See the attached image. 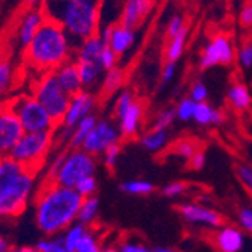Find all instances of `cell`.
I'll return each mask as SVG.
<instances>
[{"label": "cell", "mask_w": 252, "mask_h": 252, "mask_svg": "<svg viewBox=\"0 0 252 252\" xmlns=\"http://www.w3.org/2000/svg\"><path fill=\"white\" fill-rule=\"evenodd\" d=\"M83 197L75 188L44 182L35 197V222L45 236H59L77 222Z\"/></svg>", "instance_id": "1"}, {"label": "cell", "mask_w": 252, "mask_h": 252, "mask_svg": "<svg viewBox=\"0 0 252 252\" xmlns=\"http://www.w3.org/2000/svg\"><path fill=\"white\" fill-rule=\"evenodd\" d=\"M75 42L59 23L47 18L36 35L24 48L26 65L38 74L54 72L65 62L74 59Z\"/></svg>", "instance_id": "2"}, {"label": "cell", "mask_w": 252, "mask_h": 252, "mask_svg": "<svg viewBox=\"0 0 252 252\" xmlns=\"http://www.w3.org/2000/svg\"><path fill=\"white\" fill-rule=\"evenodd\" d=\"M38 171L0 155V218H17L35 195Z\"/></svg>", "instance_id": "3"}, {"label": "cell", "mask_w": 252, "mask_h": 252, "mask_svg": "<svg viewBox=\"0 0 252 252\" xmlns=\"http://www.w3.org/2000/svg\"><path fill=\"white\" fill-rule=\"evenodd\" d=\"M42 9L47 18L68 32L75 44L98 35L101 30V0H45Z\"/></svg>", "instance_id": "4"}, {"label": "cell", "mask_w": 252, "mask_h": 252, "mask_svg": "<svg viewBox=\"0 0 252 252\" xmlns=\"http://www.w3.org/2000/svg\"><path fill=\"white\" fill-rule=\"evenodd\" d=\"M45 167L47 182H54L66 188H75L83 179L96 174L98 159L83 147H68L54 156L50 164L47 162Z\"/></svg>", "instance_id": "5"}, {"label": "cell", "mask_w": 252, "mask_h": 252, "mask_svg": "<svg viewBox=\"0 0 252 252\" xmlns=\"http://www.w3.org/2000/svg\"><path fill=\"white\" fill-rule=\"evenodd\" d=\"M56 146L54 131L24 132L17 141L9 156L24 167L39 171L47 164V158L51 149Z\"/></svg>", "instance_id": "6"}, {"label": "cell", "mask_w": 252, "mask_h": 252, "mask_svg": "<svg viewBox=\"0 0 252 252\" xmlns=\"http://www.w3.org/2000/svg\"><path fill=\"white\" fill-rule=\"evenodd\" d=\"M144 113L146 110L143 102L137 99L135 93L131 89H122L119 93H116L113 114L123 140L135 138L140 135L144 122Z\"/></svg>", "instance_id": "7"}, {"label": "cell", "mask_w": 252, "mask_h": 252, "mask_svg": "<svg viewBox=\"0 0 252 252\" xmlns=\"http://www.w3.org/2000/svg\"><path fill=\"white\" fill-rule=\"evenodd\" d=\"M9 104L17 113L26 132L54 131L57 128V122L32 92L20 94V96L9 101Z\"/></svg>", "instance_id": "8"}, {"label": "cell", "mask_w": 252, "mask_h": 252, "mask_svg": "<svg viewBox=\"0 0 252 252\" xmlns=\"http://www.w3.org/2000/svg\"><path fill=\"white\" fill-rule=\"evenodd\" d=\"M32 93L35 98L47 108V111L53 116V119L59 123L66 113L71 94L63 90L60 83L57 81L54 72H42L36 77Z\"/></svg>", "instance_id": "9"}, {"label": "cell", "mask_w": 252, "mask_h": 252, "mask_svg": "<svg viewBox=\"0 0 252 252\" xmlns=\"http://www.w3.org/2000/svg\"><path fill=\"white\" fill-rule=\"evenodd\" d=\"M98 108V96L93 93V90H80L78 93L72 94L66 113L63 114L62 120L57 123V128L54 129L56 134V144L68 146L69 132L74 126L89 114H93Z\"/></svg>", "instance_id": "10"}, {"label": "cell", "mask_w": 252, "mask_h": 252, "mask_svg": "<svg viewBox=\"0 0 252 252\" xmlns=\"http://www.w3.org/2000/svg\"><path fill=\"white\" fill-rule=\"evenodd\" d=\"M122 140H123V135L119 129L116 120L102 117V119H98L96 125L93 126V129L84 140L83 149L98 158L111 146L120 144Z\"/></svg>", "instance_id": "11"}, {"label": "cell", "mask_w": 252, "mask_h": 252, "mask_svg": "<svg viewBox=\"0 0 252 252\" xmlns=\"http://www.w3.org/2000/svg\"><path fill=\"white\" fill-rule=\"evenodd\" d=\"M236 60V48L227 35L213 36L201 50L198 66L206 71L215 66H230Z\"/></svg>", "instance_id": "12"}, {"label": "cell", "mask_w": 252, "mask_h": 252, "mask_svg": "<svg viewBox=\"0 0 252 252\" xmlns=\"http://www.w3.org/2000/svg\"><path fill=\"white\" fill-rule=\"evenodd\" d=\"M24 132L12 105L9 102L0 104V155H9Z\"/></svg>", "instance_id": "13"}, {"label": "cell", "mask_w": 252, "mask_h": 252, "mask_svg": "<svg viewBox=\"0 0 252 252\" xmlns=\"http://www.w3.org/2000/svg\"><path fill=\"white\" fill-rule=\"evenodd\" d=\"M47 20V15L42 8H29L20 15L15 27H14V35H12V42L15 48L24 51V48L29 45L36 35V32L41 29L44 21Z\"/></svg>", "instance_id": "14"}, {"label": "cell", "mask_w": 252, "mask_h": 252, "mask_svg": "<svg viewBox=\"0 0 252 252\" xmlns=\"http://www.w3.org/2000/svg\"><path fill=\"white\" fill-rule=\"evenodd\" d=\"M99 35L119 57L128 54L137 42V30L123 26L122 23H114L101 27Z\"/></svg>", "instance_id": "15"}, {"label": "cell", "mask_w": 252, "mask_h": 252, "mask_svg": "<svg viewBox=\"0 0 252 252\" xmlns=\"http://www.w3.org/2000/svg\"><path fill=\"white\" fill-rule=\"evenodd\" d=\"M177 212L185 222L216 230L224 224V218L218 210L198 203H183L177 207Z\"/></svg>", "instance_id": "16"}, {"label": "cell", "mask_w": 252, "mask_h": 252, "mask_svg": "<svg viewBox=\"0 0 252 252\" xmlns=\"http://www.w3.org/2000/svg\"><path fill=\"white\" fill-rule=\"evenodd\" d=\"M155 8V0H123L119 23L138 30L150 17Z\"/></svg>", "instance_id": "17"}, {"label": "cell", "mask_w": 252, "mask_h": 252, "mask_svg": "<svg viewBox=\"0 0 252 252\" xmlns=\"http://www.w3.org/2000/svg\"><path fill=\"white\" fill-rule=\"evenodd\" d=\"M245 243V231L236 225L222 224L213 234V245L219 252H242Z\"/></svg>", "instance_id": "18"}, {"label": "cell", "mask_w": 252, "mask_h": 252, "mask_svg": "<svg viewBox=\"0 0 252 252\" xmlns=\"http://www.w3.org/2000/svg\"><path fill=\"white\" fill-rule=\"evenodd\" d=\"M54 75L57 78V81L60 83V86L63 87L66 93H69L71 96L75 93H78L80 90H83V83L80 78V71H78V65L74 59L65 62L63 65H60L56 71Z\"/></svg>", "instance_id": "19"}, {"label": "cell", "mask_w": 252, "mask_h": 252, "mask_svg": "<svg viewBox=\"0 0 252 252\" xmlns=\"http://www.w3.org/2000/svg\"><path fill=\"white\" fill-rule=\"evenodd\" d=\"M105 45L107 44L99 33L93 35L90 38H86L75 44L74 60L75 62H98L99 63V56H101L102 50L105 48Z\"/></svg>", "instance_id": "20"}, {"label": "cell", "mask_w": 252, "mask_h": 252, "mask_svg": "<svg viewBox=\"0 0 252 252\" xmlns=\"http://www.w3.org/2000/svg\"><path fill=\"white\" fill-rule=\"evenodd\" d=\"M170 143L168 129H156L150 128L149 131L140 134V144L144 150L150 153H159L167 149Z\"/></svg>", "instance_id": "21"}, {"label": "cell", "mask_w": 252, "mask_h": 252, "mask_svg": "<svg viewBox=\"0 0 252 252\" xmlns=\"http://www.w3.org/2000/svg\"><path fill=\"white\" fill-rule=\"evenodd\" d=\"M83 89L93 90L101 84L104 69L98 62H77Z\"/></svg>", "instance_id": "22"}, {"label": "cell", "mask_w": 252, "mask_h": 252, "mask_svg": "<svg viewBox=\"0 0 252 252\" xmlns=\"http://www.w3.org/2000/svg\"><path fill=\"white\" fill-rule=\"evenodd\" d=\"M98 114L93 113L86 116L84 119H81L74 128L69 132V138H68V146L66 147H83L84 140L87 138V135L90 134V131L93 129V126L98 122Z\"/></svg>", "instance_id": "23"}, {"label": "cell", "mask_w": 252, "mask_h": 252, "mask_svg": "<svg viewBox=\"0 0 252 252\" xmlns=\"http://www.w3.org/2000/svg\"><path fill=\"white\" fill-rule=\"evenodd\" d=\"M125 71L119 66H114L111 69L104 71L101 84H99V90L104 96H111V94L119 93L123 86H125Z\"/></svg>", "instance_id": "24"}, {"label": "cell", "mask_w": 252, "mask_h": 252, "mask_svg": "<svg viewBox=\"0 0 252 252\" xmlns=\"http://www.w3.org/2000/svg\"><path fill=\"white\" fill-rule=\"evenodd\" d=\"M192 120L200 126H215V125H220L224 122V113L218 108H215L207 101L206 102H197Z\"/></svg>", "instance_id": "25"}, {"label": "cell", "mask_w": 252, "mask_h": 252, "mask_svg": "<svg viewBox=\"0 0 252 252\" xmlns=\"http://www.w3.org/2000/svg\"><path fill=\"white\" fill-rule=\"evenodd\" d=\"M89 227L81 224V222H74L72 225H69L65 231L60 234V240H62V245L65 246L68 251L71 252H75L78 249V246L81 245V242L84 240V237L87 236L89 233Z\"/></svg>", "instance_id": "26"}, {"label": "cell", "mask_w": 252, "mask_h": 252, "mask_svg": "<svg viewBox=\"0 0 252 252\" xmlns=\"http://www.w3.org/2000/svg\"><path fill=\"white\" fill-rule=\"evenodd\" d=\"M99 209H101V203H99V198L96 195L84 197L83 203L80 206V210H78L77 220L84 225H87V227L93 225L99 218Z\"/></svg>", "instance_id": "27"}, {"label": "cell", "mask_w": 252, "mask_h": 252, "mask_svg": "<svg viewBox=\"0 0 252 252\" xmlns=\"http://www.w3.org/2000/svg\"><path fill=\"white\" fill-rule=\"evenodd\" d=\"M227 101L230 102V105L234 110L243 111V110H248L251 107L252 98H251V93L245 84L234 83L230 86V89L227 92Z\"/></svg>", "instance_id": "28"}, {"label": "cell", "mask_w": 252, "mask_h": 252, "mask_svg": "<svg viewBox=\"0 0 252 252\" xmlns=\"http://www.w3.org/2000/svg\"><path fill=\"white\" fill-rule=\"evenodd\" d=\"M120 191L128 195L144 197V195H150L155 191V185L146 179H131V180H125L120 185Z\"/></svg>", "instance_id": "29"}, {"label": "cell", "mask_w": 252, "mask_h": 252, "mask_svg": "<svg viewBox=\"0 0 252 252\" xmlns=\"http://www.w3.org/2000/svg\"><path fill=\"white\" fill-rule=\"evenodd\" d=\"M186 41H188V27H185L176 36L168 38V44L165 47V59L168 62H177L185 53Z\"/></svg>", "instance_id": "30"}, {"label": "cell", "mask_w": 252, "mask_h": 252, "mask_svg": "<svg viewBox=\"0 0 252 252\" xmlns=\"http://www.w3.org/2000/svg\"><path fill=\"white\" fill-rule=\"evenodd\" d=\"M14 77H15V69L9 59H2L0 57V98L12 89L14 84Z\"/></svg>", "instance_id": "31"}, {"label": "cell", "mask_w": 252, "mask_h": 252, "mask_svg": "<svg viewBox=\"0 0 252 252\" xmlns=\"http://www.w3.org/2000/svg\"><path fill=\"white\" fill-rule=\"evenodd\" d=\"M195 107H197V102L191 98H183L177 102L174 111H176V119L180 120V122H191L194 119V111H195Z\"/></svg>", "instance_id": "32"}, {"label": "cell", "mask_w": 252, "mask_h": 252, "mask_svg": "<svg viewBox=\"0 0 252 252\" xmlns=\"http://www.w3.org/2000/svg\"><path fill=\"white\" fill-rule=\"evenodd\" d=\"M200 150L198 144L194 140H180L173 146V153L183 161L189 162V159Z\"/></svg>", "instance_id": "33"}, {"label": "cell", "mask_w": 252, "mask_h": 252, "mask_svg": "<svg viewBox=\"0 0 252 252\" xmlns=\"http://www.w3.org/2000/svg\"><path fill=\"white\" fill-rule=\"evenodd\" d=\"M176 120V111L174 108H165L162 111H159L155 119H153V123L150 128H156V129H168L170 126L174 123Z\"/></svg>", "instance_id": "34"}, {"label": "cell", "mask_w": 252, "mask_h": 252, "mask_svg": "<svg viewBox=\"0 0 252 252\" xmlns=\"http://www.w3.org/2000/svg\"><path fill=\"white\" fill-rule=\"evenodd\" d=\"M236 177L245 191L252 197V165L251 164H239L236 167Z\"/></svg>", "instance_id": "35"}, {"label": "cell", "mask_w": 252, "mask_h": 252, "mask_svg": "<svg viewBox=\"0 0 252 252\" xmlns=\"http://www.w3.org/2000/svg\"><path fill=\"white\" fill-rule=\"evenodd\" d=\"M75 189L78 191V194L84 198V197H92V195H96L98 191V180L96 176H89L86 179H83Z\"/></svg>", "instance_id": "36"}, {"label": "cell", "mask_w": 252, "mask_h": 252, "mask_svg": "<svg viewBox=\"0 0 252 252\" xmlns=\"http://www.w3.org/2000/svg\"><path fill=\"white\" fill-rule=\"evenodd\" d=\"M120 155H122V146H120V144L111 146L108 150H105V152L101 155L102 164H104L108 170H114V168L117 167V164H119Z\"/></svg>", "instance_id": "37"}, {"label": "cell", "mask_w": 252, "mask_h": 252, "mask_svg": "<svg viewBox=\"0 0 252 252\" xmlns=\"http://www.w3.org/2000/svg\"><path fill=\"white\" fill-rule=\"evenodd\" d=\"M188 188L189 186H188L186 182L176 180V182H171V183H168V185H165L162 188V195L168 197V198H179L188 191Z\"/></svg>", "instance_id": "38"}, {"label": "cell", "mask_w": 252, "mask_h": 252, "mask_svg": "<svg viewBox=\"0 0 252 252\" xmlns=\"http://www.w3.org/2000/svg\"><path fill=\"white\" fill-rule=\"evenodd\" d=\"M75 252H102V246L99 245V240L94 236V233L89 230L87 236L84 237V240L81 242Z\"/></svg>", "instance_id": "39"}, {"label": "cell", "mask_w": 252, "mask_h": 252, "mask_svg": "<svg viewBox=\"0 0 252 252\" xmlns=\"http://www.w3.org/2000/svg\"><path fill=\"white\" fill-rule=\"evenodd\" d=\"M189 96H191L195 102H206L209 99V87L204 81L198 80L192 84L191 92H189Z\"/></svg>", "instance_id": "40"}, {"label": "cell", "mask_w": 252, "mask_h": 252, "mask_svg": "<svg viewBox=\"0 0 252 252\" xmlns=\"http://www.w3.org/2000/svg\"><path fill=\"white\" fill-rule=\"evenodd\" d=\"M237 224L245 231L252 234V207H242L237 212Z\"/></svg>", "instance_id": "41"}, {"label": "cell", "mask_w": 252, "mask_h": 252, "mask_svg": "<svg viewBox=\"0 0 252 252\" xmlns=\"http://www.w3.org/2000/svg\"><path fill=\"white\" fill-rule=\"evenodd\" d=\"M119 59H120V57H119L108 45H105V48L102 50V53H101V56H99V65L102 66L104 71H107V69H111V68L117 66Z\"/></svg>", "instance_id": "42"}, {"label": "cell", "mask_w": 252, "mask_h": 252, "mask_svg": "<svg viewBox=\"0 0 252 252\" xmlns=\"http://www.w3.org/2000/svg\"><path fill=\"white\" fill-rule=\"evenodd\" d=\"M236 59L242 68H252V42L243 44L236 53Z\"/></svg>", "instance_id": "43"}, {"label": "cell", "mask_w": 252, "mask_h": 252, "mask_svg": "<svg viewBox=\"0 0 252 252\" xmlns=\"http://www.w3.org/2000/svg\"><path fill=\"white\" fill-rule=\"evenodd\" d=\"M119 252H156V249L146 246L144 243L135 240H125L117 246Z\"/></svg>", "instance_id": "44"}, {"label": "cell", "mask_w": 252, "mask_h": 252, "mask_svg": "<svg viewBox=\"0 0 252 252\" xmlns=\"http://www.w3.org/2000/svg\"><path fill=\"white\" fill-rule=\"evenodd\" d=\"M185 27H186V24H185L183 17H182V15H173V17L168 20V23H167V29H165V32H167V38L176 36L177 33H180V32H182Z\"/></svg>", "instance_id": "45"}, {"label": "cell", "mask_w": 252, "mask_h": 252, "mask_svg": "<svg viewBox=\"0 0 252 252\" xmlns=\"http://www.w3.org/2000/svg\"><path fill=\"white\" fill-rule=\"evenodd\" d=\"M176 72H177V65H176V62H168V60H165V65H164L162 72H161V83H162V86L170 84V83L174 80Z\"/></svg>", "instance_id": "46"}, {"label": "cell", "mask_w": 252, "mask_h": 252, "mask_svg": "<svg viewBox=\"0 0 252 252\" xmlns=\"http://www.w3.org/2000/svg\"><path fill=\"white\" fill-rule=\"evenodd\" d=\"M206 162H207V159H206V153L203 152V150H198L191 159H189V167H191L192 170H195V171H200V170H203L204 167H206Z\"/></svg>", "instance_id": "47"}, {"label": "cell", "mask_w": 252, "mask_h": 252, "mask_svg": "<svg viewBox=\"0 0 252 252\" xmlns=\"http://www.w3.org/2000/svg\"><path fill=\"white\" fill-rule=\"evenodd\" d=\"M240 23L243 27H252V2H248L240 9Z\"/></svg>", "instance_id": "48"}, {"label": "cell", "mask_w": 252, "mask_h": 252, "mask_svg": "<svg viewBox=\"0 0 252 252\" xmlns=\"http://www.w3.org/2000/svg\"><path fill=\"white\" fill-rule=\"evenodd\" d=\"M8 252H41L36 246H15L9 248Z\"/></svg>", "instance_id": "49"}, {"label": "cell", "mask_w": 252, "mask_h": 252, "mask_svg": "<svg viewBox=\"0 0 252 252\" xmlns=\"http://www.w3.org/2000/svg\"><path fill=\"white\" fill-rule=\"evenodd\" d=\"M45 0H26V3L29 8H42Z\"/></svg>", "instance_id": "50"}, {"label": "cell", "mask_w": 252, "mask_h": 252, "mask_svg": "<svg viewBox=\"0 0 252 252\" xmlns=\"http://www.w3.org/2000/svg\"><path fill=\"white\" fill-rule=\"evenodd\" d=\"M9 251V245H8V242L0 236V252H8Z\"/></svg>", "instance_id": "51"}, {"label": "cell", "mask_w": 252, "mask_h": 252, "mask_svg": "<svg viewBox=\"0 0 252 252\" xmlns=\"http://www.w3.org/2000/svg\"><path fill=\"white\" fill-rule=\"evenodd\" d=\"M155 249H156V252H180V251L173 249V248H168V246H158Z\"/></svg>", "instance_id": "52"}, {"label": "cell", "mask_w": 252, "mask_h": 252, "mask_svg": "<svg viewBox=\"0 0 252 252\" xmlns=\"http://www.w3.org/2000/svg\"><path fill=\"white\" fill-rule=\"evenodd\" d=\"M102 252H119V249L113 248V246H108V248H102Z\"/></svg>", "instance_id": "53"}]
</instances>
